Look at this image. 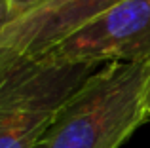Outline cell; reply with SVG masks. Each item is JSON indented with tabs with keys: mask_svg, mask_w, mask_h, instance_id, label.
Here are the masks:
<instances>
[{
	"mask_svg": "<svg viewBox=\"0 0 150 148\" xmlns=\"http://www.w3.org/2000/svg\"><path fill=\"white\" fill-rule=\"evenodd\" d=\"M150 61L106 63L61 106L34 148H120L144 123Z\"/></svg>",
	"mask_w": 150,
	"mask_h": 148,
	"instance_id": "obj_1",
	"label": "cell"
},
{
	"mask_svg": "<svg viewBox=\"0 0 150 148\" xmlns=\"http://www.w3.org/2000/svg\"><path fill=\"white\" fill-rule=\"evenodd\" d=\"M50 55H21L0 70V148H34L61 106L99 68Z\"/></svg>",
	"mask_w": 150,
	"mask_h": 148,
	"instance_id": "obj_2",
	"label": "cell"
},
{
	"mask_svg": "<svg viewBox=\"0 0 150 148\" xmlns=\"http://www.w3.org/2000/svg\"><path fill=\"white\" fill-rule=\"evenodd\" d=\"M46 53L95 65L150 61V0H125L103 11Z\"/></svg>",
	"mask_w": 150,
	"mask_h": 148,
	"instance_id": "obj_3",
	"label": "cell"
},
{
	"mask_svg": "<svg viewBox=\"0 0 150 148\" xmlns=\"http://www.w3.org/2000/svg\"><path fill=\"white\" fill-rule=\"evenodd\" d=\"M125 0H48L36 10L0 29V46L21 53L40 55L72 30Z\"/></svg>",
	"mask_w": 150,
	"mask_h": 148,
	"instance_id": "obj_4",
	"label": "cell"
},
{
	"mask_svg": "<svg viewBox=\"0 0 150 148\" xmlns=\"http://www.w3.org/2000/svg\"><path fill=\"white\" fill-rule=\"evenodd\" d=\"M44 2H48V0H8V4H6L8 21L23 17V15H27L29 11H33V10H36L38 6H42Z\"/></svg>",
	"mask_w": 150,
	"mask_h": 148,
	"instance_id": "obj_5",
	"label": "cell"
},
{
	"mask_svg": "<svg viewBox=\"0 0 150 148\" xmlns=\"http://www.w3.org/2000/svg\"><path fill=\"white\" fill-rule=\"evenodd\" d=\"M6 21H8V15H6V8L4 6H0V29H2L4 25H6ZM19 53L17 51H13V49H8V48H2L0 46V70H2L4 67H6L8 63H10L13 57H17Z\"/></svg>",
	"mask_w": 150,
	"mask_h": 148,
	"instance_id": "obj_6",
	"label": "cell"
},
{
	"mask_svg": "<svg viewBox=\"0 0 150 148\" xmlns=\"http://www.w3.org/2000/svg\"><path fill=\"white\" fill-rule=\"evenodd\" d=\"M146 112L150 118V74H148V84H146Z\"/></svg>",
	"mask_w": 150,
	"mask_h": 148,
	"instance_id": "obj_7",
	"label": "cell"
},
{
	"mask_svg": "<svg viewBox=\"0 0 150 148\" xmlns=\"http://www.w3.org/2000/svg\"><path fill=\"white\" fill-rule=\"evenodd\" d=\"M6 4H8V0H0V6H4V8H6Z\"/></svg>",
	"mask_w": 150,
	"mask_h": 148,
	"instance_id": "obj_8",
	"label": "cell"
}]
</instances>
